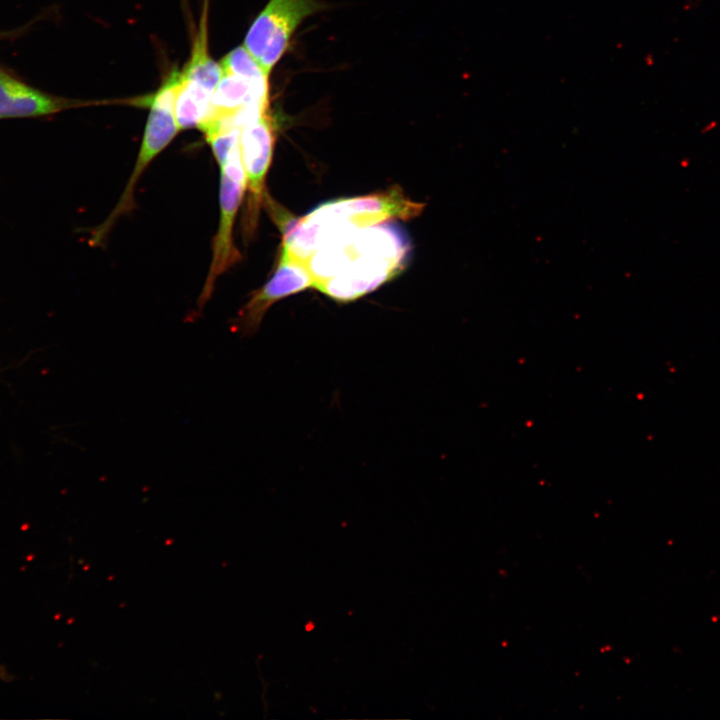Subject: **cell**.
<instances>
[{
    "label": "cell",
    "instance_id": "cell-6",
    "mask_svg": "<svg viewBox=\"0 0 720 720\" xmlns=\"http://www.w3.org/2000/svg\"><path fill=\"white\" fill-rule=\"evenodd\" d=\"M314 277L308 263L281 250L279 264L267 283L255 291L238 312L232 328L242 336L254 334L267 310L277 301L314 287Z\"/></svg>",
    "mask_w": 720,
    "mask_h": 720
},
{
    "label": "cell",
    "instance_id": "cell-2",
    "mask_svg": "<svg viewBox=\"0 0 720 720\" xmlns=\"http://www.w3.org/2000/svg\"><path fill=\"white\" fill-rule=\"evenodd\" d=\"M406 254V242L391 228L351 232L322 250V265L330 278L315 288L339 302L355 300L399 273Z\"/></svg>",
    "mask_w": 720,
    "mask_h": 720
},
{
    "label": "cell",
    "instance_id": "cell-4",
    "mask_svg": "<svg viewBox=\"0 0 720 720\" xmlns=\"http://www.w3.org/2000/svg\"><path fill=\"white\" fill-rule=\"evenodd\" d=\"M324 8L317 0H269L248 30L243 46L270 75L302 21Z\"/></svg>",
    "mask_w": 720,
    "mask_h": 720
},
{
    "label": "cell",
    "instance_id": "cell-7",
    "mask_svg": "<svg viewBox=\"0 0 720 720\" xmlns=\"http://www.w3.org/2000/svg\"><path fill=\"white\" fill-rule=\"evenodd\" d=\"M274 125L269 110L241 129L239 148L249 192L245 221L247 235L255 230L264 198V181L270 167L274 147Z\"/></svg>",
    "mask_w": 720,
    "mask_h": 720
},
{
    "label": "cell",
    "instance_id": "cell-5",
    "mask_svg": "<svg viewBox=\"0 0 720 720\" xmlns=\"http://www.w3.org/2000/svg\"><path fill=\"white\" fill-rule=\"evenodd\" d=\"M220 168V221L213 243L209 273L198 301L199 309L209 300L216 279L237 263L241 256L233 242V225L246 188L239 143L233 147Z\"/></svg>",
    "mask_w": 720,
    "mask_h": 720
},
{
    "label": "cell",
    "instance_id": "cell-8",
    "mask_svg": "<svg viewBox=\"0 0 720 720\" xmlns=\"http://www.w3.org/2000/svg\"><path fill=\"white\" fill-rule=\"evenodd\" d=\"M81 102L43 91L0 64V120L47 117Z\"/></svg>",
    "mask_w": 720,
    "mask_h": 720
},
{
    "label": "cell",
    "instance_id": "cell-10",
    "mask_svg": "<svg viewBox=\"0 0 720 720\" xmlns=\"http://www.w3.org/2000/svg\"><path fill=\"white\" fill-rule=\"evenodd\" d=\"M223 72H229L247 78H269V74L259 65L253 56L239 46L229 52L220 63Z\"/></svg>",
    "mask_w": 720,
    "mask_h": 720
},
{
    "label": "cell",
    "instance_id": "cell-9",
    "mask_svg": "<svg viewBox=\"0 0 720 720\" xmlns=\"http://www.w3.org/2000/svg\"><path fill=\"white\" fill-rule=\"evenodd\" d=\"M207 7H204L200 30L194 41L190 60L180 72L181 79L211 94L222 77V68L208 53Z\"/></svg>",
    "mask_w": 720,
    "mask_h": 720
},
{
    "label": "cell",
    "instance_id": "cell-3",
    "mask_svg": "<svg viewBox=\"0 0 720 720\" xmlns=\"http://www.w3.org/2000/svg\"><path fill=\"white\" fill-rule=\"evenodd\" d=\"M180 72L173 71L149 100L142 144L131 177L112 213L93 233L92 240L98 244L110 231L115 221L135 205L134 189L140 176L152 160L171 142L179 128L174 115V100Z\"/></svg>",
    "mask_w": 720,
    "mask_h": 720
},
{
    "label": "cell",
    "instance_id": "cell-11",
    "mask_svg": "<svg viewBox=\"0 0 720 720\" xmlns=\"http://www.w3.org/2000/svg\"><path fill=\"white\" fill-rule=\"evenodd\" d=\"M17 34H18V31H5V32H0V41L6 40V39L11 38V37L13 38V37H14L15 35H17Z\"/></svg>",
    "mask_w": 720,
    "mask_h": 720
},
{
    "label": "cell",
    "instance_id": "cell-1",
    "mask_svg": "<svg viewBox=\"0 0 720 720\" xmlns=\"http://www.w3.org/2000/svg\"><path fill=\"white\" fill-rule=\"evenodd\" d=\"M424 205L404 197L399 189L345 198L321 204L295 219L282 211L274 218L283 233L282 249L301 260L348 233L379 224L389 218L409 219Z\"/></svg>",
    "mask_w": 720,
    "mask_h": 720
}]
</instances>
